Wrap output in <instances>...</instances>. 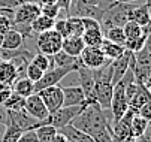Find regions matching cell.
<instances>
[{"mask_svg":"<svg viewBox=\"0 0 151 142\" xmlns=\"http://www.w3.org/2000/svg\"><path fill=\"white\" fill-rule=\"evenodd\" d=\"M5 85H8V84H3V82H0V90H2V88H3Z\"/></svg>","mask_w":151,"mask_h":142,"instance_id":"11a10c76","label":"cell"},{"mask_svg":"<svg viewBox=\"0 0 151 142\" xmlns=\"http://www.w3.org/2000/svg\"><path fill=\"white\" fill-rule=\"evenodd\" d=\"M18 70L11 62H0V82L12 85V82L18 78Z\"/></svg>","mask_w":151,"mask_h":142,"instance_id":"44dd1931","label":"cell"},{"mask_svg":"<svg viewBox=\"0 0 151 142\" xmlns=\"http://www.w3.org/2000/svg\"><path fill=\"white\" fill-rule=\"evenodd\" d=\"M3 106H5L6 111H23L24 106H26V97H23V96H19V94L12 91V94L3 103Z\"/></svg>","mask_w":151,"mask_h":142,"instance_id":"4316f807","label":"cell"},{"mask_svg":"<svg viewBox=\"0 0 151 142\" xmlns=\"http://www.w3.org/2000/svg\"><path fill=\"white\" fill-rule=\"evenodd\" d=\"M35 66H37L42 72H47L48 69L51 67H55L54 66V62H52V55H45V54H42V52H36L32 58V62Z\"/></svg>","mask_w":151,"mask_h":142,"instance_id":"484cf974","label":"cell"},{"mask_svg":"<svg viewBox=\"0 0 151 142\" xmlns=\"http://www.w3.org/2000/svg\"><path fill=\"white\" fill-rule=\"evenodd\" d=\"M23 42H24V37L21 36V33H18L12 27L6 33H3L2 48H5V49H18V48L23 47Z\"/></svg>","mask_w":151,"mask_h":142,"instance_id":"d6986e66","label":"cell"},{"mask_svg":"<svg viewBox=\"0 0 151 142\" xmlns=\"http://www.w3.org/2000/svg\"><path fill=\"white\" fill-rule=\"evenodd\" d=\"M8 117H9V123H12L23 132L33 130L36 121H37L33 117H30L24 109L23 111H8Z\"/></svg>","mask_w":151,"mask_h":142,"instance_id":"4fadbf2b","label":"cell"},{"mask_svg":"<svg viewBox=\"0 0 151 142\" xmlns=\"http://www.w3.org/2000/svg\"><path fill=\"white\" fill-rule=\"evenodd\" d=\"M85 48V44L81 36H68L63 39V44H61V49L72 55V57H79V54L82 52V49Z\"/></svg>","mask_w":151,"mask_h":142,"instance_id":"9a60e30c","label":"cell"},{"mask_svg":"<svg viewBox=\"0 0 151 142\" xmlns=\"http://www.w3.org/2000/svg\"><path fill=\"white\" fill-rule=\"evenodd\" d=\"M111 2H120V0H111Z\"/></svg>","mask_w":151,"mask_h":142,"instance_id":"6f0895ef","label":"cell"},{"mask_svg":"<svg viewBox=\"0 0 151 142\" xmlns=\"http://www.w3.org/2000/svg\"><path fill=\"white\" fill-rule=\"evenodd\" d=\"M54 23H55V19H52V18H50V16H47V15H44V14H39L33 21H32V30H33V33H36V34H39V33H44V32H48V30H51L52 27H54Z\"/></svg>","mask_w":151,"mask_h":142,"instance_id":"603a6c76","label":"cell"},{"mask_svg":"<svg viewBox=\"0 0 151 142\" xmlns=\"http://www.w3.org/2000/svg\"><path fill=\"white\" fill-rule=\"evenodd\" d=\"M58 132L66 136L69 142H94V139L90 135H87V133H84L82 130L73 127L72 124L58 129Z\"/></svg>","mask_w":151,"mask_h":142,"instance_id":"e0dca14e","label":"cell"},{"mask_svg":"<svg viewBox=\"0 0 151 142\" xmlns=\"http://www.w3.org/2000/svg\"><path fill=\"white\" fill-rule=\"evenodd\" d=\"M51 142H69L68 141V138L66 136H64L63 133H60L58 130H57V133L52 136V139H51Z\"/></svg>","mask_w":151,"mask_h":142,"instance_id":"bcb514c9","label":"cell"},{"mask_svg":"<svg viewBox=\"0 0 151 142\" xmlns=\"http://www.w3.org/2000/svg\"><path fill=\"white\" fill-rule=\"evenodd\" d=\"M82 40H84V44L85 47H97L100 48L102 42H103V32L102 29H91V30H84L82 33Z\"/></svg>","mask_w":151,"mask_h":142,"instance_id":"cb8c5ba5","label":"cell"},{"mask_svg":"<svg viewBox=\"0 0 151 142\" xmlns=\"http://www.w3.org/2000/svg\"><path fill=\"white\" fill-rule=\"evenodd\" d=\"M23 133L24 132L21 129H18L12 123H8L6 129H5V133H3V138H2V142H18Z\"/></svg>","mask_w":151,"mask_h":142,"instance_id":"1f68e13d","label":"cell"},{"mask_svg":"<svg viewBox=\"0 0 151 142\" xmlns=\"http://www.w3.org/2000/svg\"><path fill=\"white\" fill-rule=\"evenodd\" d=\"M103 36L105 39L111 40V42H115V44H120V45H124L126 42V36H124V32H123V27H109L103 32Z\"/></svg>","mask_w":151,"mask_h":142,"instance_id":"f1b7e54d","label":"cell"},{"mask_svg":"<svg viewBox=\"0 0 151 142\" xmlns=\"http://www.w3.org/2000/svg\"><path fill=\"white\" fill-rule=\"evenodd\" d=\"M40 14H44L52 19H57L60 14V8L57 3H47V5H40Z\"/></svg>","mask_w":151,"mask_h":142,"instance_id":"8d00e7d4","label":"cell"},{"mask_svg":"<svg viewBox=\"0 0 151 142\" xmlns=\"http://www.w3.org/2000/svg\"><path fill=\"white\" fill-rule=\"evenodd\" d=\"M12 91L19 94V96H23V97H29L30 94L35 93V82L33 81H30L29 78L26 76H19L17 78L14 82H12Z\"/></svg>","mask_w":151,"mask_h":142,"instance_id":"ac0fdd59","label":"cell"},{"mask_svg":"<svg viewBox=\"0 0 151 142\" xmlns=\"http://www.w3.org/2000/svg\"><path fill=\"white\" fill-rule=\"evenodd\" d=\"M68 24H69L70 36H82V33H84V26H82V19H81L79 16L69 15V16H68Z\"/></svg>","mask_w":151,"mask_h":142,"instance_id":"d6a6232c","label":"cell"},{"mask_svg":"<svg viewBox=\"0 0 151 142\" xmlns=\"http://www.w3.org/2000/svg\"><path fill=\"white\" fill-rule=\"evenodd\" d=\"M120 2H124V3H130V5H139V2L142 3V0H120Z\"/></svg>","mask_w":151,"mask_h":142,"instance_id":"681fc988","label":"cell"},{"mask_svg":"<svg viewBox=\"0 0 151 142\" xmlns=\"http://www.w3.org/2000/svg\"><path fill=\"white\" fill-rule=\"evenodd\" d=\"M148 123H150V121H147L145 118H142L141 115L136 114V115L132 118V123H130V132H132V135H133L136 139L141 138V136L144 135V132L147 130Z\"/></svg>","mask_w":151,"mask_h":142,"instance_id":"83f0119b","label":"cell"},{"mask_svg":"<svg viewBox=\"0 0 151 142\" xmlns=\"http://www.w3.org/2000/svg\"><path fill=\"white\" fill-rule=\"evenodd\" d=\"M5 129H6V124H0V142H2V138H3Z\"/></svg>","mask_w":151,"mask_h":142,"instance_id":"816d5d0a","label":"cell"},{"mask_svg":"<svg viewBox=\"0 0 151 142\" xmlns=\"http://www.w3.org/2000/svg\"><path fill=\"white\" fill-rule=\"evenodd\" d=\"M144 48H145L147 51H150V52H151V33H148V34H147V39H145V45H144Z\"/></svg>","mask_w":151,"mask_h":142,"instance_id":"c3c4849f","label":"cell"},{"mask_svg":"<svg viewBox=\"0 0 151 142\" xmlns=\"http://www.w3.org/2000/svg\"><path fill=\"white\" fill-rule=\"evenodd\" d=\"M130 19L144 27V26H147V24L151 21V9H150L145 3L136 5V6L132 9V12H130Z\"/></svg>","mask_w":151,"mask_h":142,"instance_id":"ffe728a7","label":"cell"},{"mask_svg":"<svg viewBox=\"0 0 151 142\" xmlns=\"http://www.w3.org/2000/svg\"><path fill=\"white\" fill-rule=\"evenodd\" d=\"M123 32H124V36H126V40L127 39H135V37H139L144 34V29L142 26H139L138 23L129 19V21L123 26Z\"/></svg>","mask_w":151,"mask_h":142,"instance_id":"f546056e","label":"cell"},{"mask_svg":"<svg viewBox=\"0 0 151 142\" xmlns=\"http://www.w3.org/2000/svg\"><path fill=\"white\" fill-rule=\"evenodd\" d=\"M52 62H54L55 67H64V66H75V65H78V58L66 54L63 49H60L58 52H55L52 55Z\"/></svg>","mask_w":151,"mask_h":142,"instance_id":"d4e9b609","label":"cell"},{"mask_svg":"<svg viewBox=\"0 0 151 142\" xmlns=\"http://www.w3.org/2000/svg\"><path fill=\"white\" fill-rule=\"evenodd\" d=\"M78 66H79V62L75 66H64V67H51V69H48L47 72H44V75H42V78L37 81V82H35V93L40 91L42 88L51 87V85H58L60 81L64 76H68L69 73L75 72Z\"/></svg>","mask_w":151,"mask_h":142,"instance_id":"3957f363","label":"cell"},{"mask_svg":"<svg viewBox=\"0 0 151 142\" xmlns=\"http://www.w3.org/2000/svg\"><path fill=\"white\" fill-rule=\"evenodd\" d=\"M145 39H147V34H142L139 37H135V39H127L124 42V48L127 51H130V52H138L144 48Z\"/></svg>","mask_w":151,"mask_h":142,"instance_id":"836d02e7","label":"cell"},{"mask_svg":"<svg viewBox=\"0 0 151 142\" xmlns=\"http://www.w3.org/2000/svg\"><path fill=\"white\" fill-rule=\"evenodd\" d=\"M78 62H79L81 66L94 70V69H99V67L105 66L108 62H111V60H108L105 57V54L102 52L100 48H97V47H85L82 49V52L79 54V57H78Z\"/></svg>","mask_w":151,"mask_h":142,"instance_id":"8992f818","label":"cell"},{"mask_svg":"<svg viewBox=\"0 0 151 142\" xmlns=\"http://www.w3.org/2000/svg\"><path fill=\"white\" fill-rule=\"evenodd\" d=\"M85 106H87V103L75 105V106H61L55 112L50 114V124L54 126L57 130L61 129V127H66V126L72 124L73 118L76 115H79Z\"/></svg>","mask_w":151,"mask_h":142,"instance_id":"5b68a950","label":"cell"},{"mask_svg":"<svg viewBox=\"0 0 151 142\" xmlns=\"http://www.w3.org/2000/svg\"><path fill=\"white\" fill-rule=\"evenodd\" d=\"M138 115H141V117L145 118L147 121H151V100H148L147 103H144V105L138 109Z\"/></svg>","mask_w":151,"mask_h":142,"instance_id":"74e56055","label":"cell"},{"mask_svg":"<svg viewBox=\"0 0 151 142\" xmlns=\"http://www.w3.org/2000/svg\"><path fill=\"white\" fill-rule=\"evenodd\" d=\"M61 44H63V37L54 29L39 33L36 37V47L39 49L37 52H42L45 55H54L55 52H58L61 49Z\"/></svg>","mask_w":151,"mask_h":142,"instance_id":"277c9868","label":"cell"},{"mask_svg":"<svg viewBox=\"0 0 151 142\" xmlns=\"http://www.w3.org/2000/svg\"><path fill=\"white\" fill-rule=\"evenodd\" d=\"M133 58V52L130 51H124L118 58L112 60V85H115L118 81L124 76V73L129 70V67H130V62Z\"/></svg>","mask_w":151,"mask_h":142,"instance_id":"7c38bea8","label":"cell"},{"mask_svg":"<svg viewBox=\"0 0 151 142\" xmlns=\"http://www.w3.org/2000/svg\"><path fill=\"white\" fill-rule=\"evenodd\" d=\"M141 142H151V121L148 123V127H147V130L144 132V135L141 136V138H138Z\"/></svg>","mask_w":151,"mask_h":142,"instance_id":"f6af8a7d","label":"cell"},{"mask_svg":"<svg viewBox=\"0 0 151 142\" xmlns=\"http://www.w3.org/2000/svg\"><path fill=\"white\" fill-rule=\"evenodd\" d=\"M39 5H47V3H57V0H37Z\"/></svg>","mask_w":151,"mask_h":142,"instance_id":"f907efd6","label":"cell"},{"mask_svg":"<svg viewBox=\"0 0 151 142\" xmlns=\"http://www.w3.org/2000/svg\"><path fill=\"white\" fill-rule=\"evenodd\" d=\"M26 0H0V8H11L15 9L18 8L21 3H24Z\"/></svg>","mask_w":151,"mask_h":142,"instance_id":"60d3db41","label":"cell"},{"mask_svg":"<svg viewBox=\"0 0 151 142\" xmlns=\"http://www.w3.org/2000/svg\"><path fill=\"white\" fill-rule=\"evenodd\" d=\"M135 142H141V141H139V139H136V141H135Z\"/></svg>","mask_w":151,"mask_h":142,"instance_id":"680465c9","label":"cell"},{"mask_svg":"<svg viewBox=\"0 0 151 142\" xmlns=\"http://www.w3.org/2000/svg\"><path fill=\"white\" fill-rule=\"evenodd\" d=\"M35 133H36V138L39 142H51L52 136L57 133V129L51 124H45V126L35 129Z\"/></svg>","mask_w":151,"mask_h":142,"instance_id":"4dcf8cb0","label":"cell"},{"mask_svg":"<svg viewBox=\"0 0 151 142\" xmlns=\"http://www.w3.org/2000/svg\"><path fill=\"white\" fill-rule=\"evenodd\" d=\"M9 123V117H8V111L5 109L3 105H0V124H8Z\"/></svg>","mask_w":151,"mask_h":142,"instance_id":"ee69618b","label":"cell"},{"mask_svg":"<svg viewBox=\"0 0 151 142\" xmlns=\"http://www.w3.org/2000/svg\"><path fill=\"white\" fill-rule=\"evenodd\" d=\"M2 42H3V34L0 33V48H2Z\"/></svg>","mask_w":151,"mask_h":142,"instance_id":"db71d44e","label":"cell"},{"mask_svg":"<svg viewBox=\"0 0 151 142\" xmlns=\"http://www.w3.org/2000/svg\"><path fill=\"white\" fill-rule=\"evenodd\" d=\"M40 14V5L36 2H24L15 8L14 24H32V21Z\"/></svg>","mask_w":151,"mask_h":142,"instance_id":"9c48e42d","label":"cell"},{"mask_svg":"<svg viewBox=\"0 0 151 142\" xmlns=\"http://www.w3.org/2000/svg\"><path fill=\"white\" fill-rule=\"evenodd\" d=\"M42 75H44V72H42L37 66H35L33 63H29L26 70H24V76L29 78L30 81H33V82H37V81L42 78Z\"/></svg>","mask_w":151,"mask_h":142,"instance_id":"d590c367","label":"cell"},{"mask_svg":"<svg viewBox=\"0 0 151 142\" xmlns=\"http://www.w3.org/2000/svg\"><path fill=\"white\" fill-rule=\"evenodd\" d=\"M100 49H102V52L105 54V57H106L108 60H111V62H112V60H115V58H118V57L126 51L124 45L111 42V40H108V39H103V42H102V45H100Z\"/></svg>","mask_w":151,"mask_h":142,"instance_id":"7402d4cb","label":"cell"},{"mask_svg":"<svg viewBox=\"0 0 151 142\" xmlns=\"http://www.w3.org/2000/svg\"><path fill=\"white\" fill-rule=\"evenodd\" d=\"M18 142H39V141L36 138L35 130H27V132H24L23 135H21V138H19Z\"/></svg>","mask_w":151,"mask_h":142,"instance_id":"ab89813d","label":"cell"},{"mask_svg":"<svg viewBox=\"0 0 151 142\" xmlns=\"http://www.w3.org/2000/svg\"><path fill=\"white\" fill-rule=\"evenodd\" d=\"M148 88H150V93H151V84H150V85H148Z\"/></svg>","mask_w":151,"mask_h":142,"instance_id":"9f6ffc18","label":"cell"},{"mask_svg":"<svg viewBox=\"0 0 151 142\" xmlns=\"http://www.w3.org/2000/svg\"><path fill=\"white\" fill-rule=\"evenodd\" d=\"M63 39L64 37H68L70 36V32H69V24H68V16L66 18H58L55 19V23H54V27H52Z\"/></svg>","mask_w":151,"mask_h":142,"instance_id":"e575fe53","label":"cell"},{"mask_svg":"<svg viewBox=\"0 0 151 142\" xmlns=\"http://www.w3.org/2000/svg\"><path fill=\"white\" fill-rule=\"evenodd\" d=\"M82 19V26H84V30H91V29H102L100 27V23L94 18H81Z\"/></svg>","mask_w":151,"mask_h":142,"instance_id":"f35d334b","label":"cell"},{"mask_svg":"<svg viewBox=\"0 0 151 142\" xmlns=\"http://www.w3.org/2000/svg\"><path fill=\"white\" fill-rule=\"evenodd\" d=\"M12 26H14V23L11 21V19H8L6 16H3V15H0V33H6L9 29H12Z\"/></svg>","mask_w":151,"mask_h":142,"instance_id":"b9f144b4","label":"cell"},{"mask_svg":"<svg viewBox=\"0 0 151 142\" xmlns=\"http://www.w3.org/2000/svg\"><path fill=\"white\" fill-rule=\"evenodd\" d=\"M144 3H145V5H147V6H148V8L151 9V0H145V2H144Z\"/></svg>","mask_w":151,"mask_h":142,"instance_id":"f5cc1de1","label":"cell"},{"mask_svg":"<svg viewBox=\"0 0 151 142\" xmlns=\"http://www.w3.org/2000/svg\"><path fill=\"white\" fill-rule=\"evenodd\" d=\"M135 6L136 5L124 3V2H114L103 12V16L100 19L102 32H105L109 27H123L130 19V12Z\"/></svg>","mask_w":151,"mask_h":142,"instance_id":"7a4b0ae2","label":"cell"},{"mask_svg":"<svg viewBox=\"0 0 151 142\" xmlns=\"http://www.w3.org/2000/svg\"><path fill=\"white\" fill-rule=\"evenodd\" d=\"M112 93H114L112 82H108V81H94V99H96V103L102 109H105V111L109 109Z\"/></svg>","mask_w":151,"mask_h":142,"instance_id":"30bf717a","label":"cell"},{"mask_svg":"<svg viewBox=\"0 0 151 142\" xmlns=\"http://www.w3.org/2000/svg\"><path fill=\"white\" fill-rule=\"evenodd\" d=\"M37 94L40 96L42 102L45 103L50 114L55 112L63 106V90L60 85H51L47 88H42L40 91H37Z\"/></svg>","mask_w":151,"mask_h":142,"instance_id":"52a82bcc","label":"cell"},{"mask_svg":"<svg viewBox=\"0 0 151 142\" xmlns=\"http://www.w3.org/2000/svg\"><path fill=\"white\" fill-rule=\"evenodd\" d=\"M11 94H12V87L11 85H5L2 90H0V105H3L9 99Z\"/></svg>","mask_w":151,"mask_h":142,"instance_id":"7bdbcfd3","label":"cell"},{"mask_svg":"<svg viewBox=\"0 0 151 142\" xmlns=\"http://www.w3.org/2000/svg\"><path fill=\"white\" fill-rule=\"evenodd\" d=\"M61 90H63V106H75V105L87 103L84 91L79 85L61 87Z\"/></svg>","mask_w":151,"mask_h":142,"instance_id":"5bb4252c","label":"cell"},{"mask_svg":"<svg viewBox=\"0 0 151 142\" xmlns=\"http://www.w3.org/2000/svg\"><path fill=\"white\" fill-rule=\"evenodd\" d=\"M148 100H151V93H150V88L147 85H142V84H138V88L135 91V94L132 96V99L129 100V108H132L135 111H138L144 103H147Z\"/></svg>","mask_w":151,"mask_h":142,"instance_id":"2e32d148","label":"cell"},{"mask_svg":"<svg viewBox=\"0 0 151 142\" xmlns=\"http://www.w3.org/2000/svg\"><path fill=\"white\" fill-rule=\"evenodd\" d=\"M72 126L90 135L93 139L97 138L105 130L112 129L111 121H108L105 115V109H102L97 103H87L82 112L73 118Z\"/></svg>","mask_w":151,"mask_h":142,"instance_id":"6da1fadb","label":"cell"},{"mask_svg":"<svg viewBox=\"0 0 151 142\" xmlns=\"http://www.w3.org/2000/svg\"><path fill=\"white\" fill-rule=\"evenodd\" d=\"M24 111L33 117L35 120H45L50 112L45 106V103L42 102V99L37 93H33L30 94L29 97H26V106H24Z\"/></svg>","mask_w":151,"mask_h":142,"instance_id":"8fae6325","label":"cell"},{"mask_svg":"<svg viewBox=\"0 0 151 142\" xmlns=\"http://www.w3.org/2000/svg\"><path fill=\"white\" fill-rule=\"evenodd\" d=\"M78 2H81L84 5H90V6H100L102 0H78Z\"/></svg>","mask_w":151,"mask_h":142,"instance_id":"7dc6e473","label":"cell"},{"mask_svg":"<svg viewBox=\"0 0 151 142\" xmlns=\"http://www.w3.org/2000/svg\"><path fill=\"white\" fill-rule=\"evenodd\" d=\"M75 72L78 73L79 87H81L82 91H84L85 102H87V103H96V99H94V76H93V70L79 65Z\"/></svg>","mask_w":151,"mask_h":142,"instance_id":"ba28073f","label":"cell"}]
</instances>
